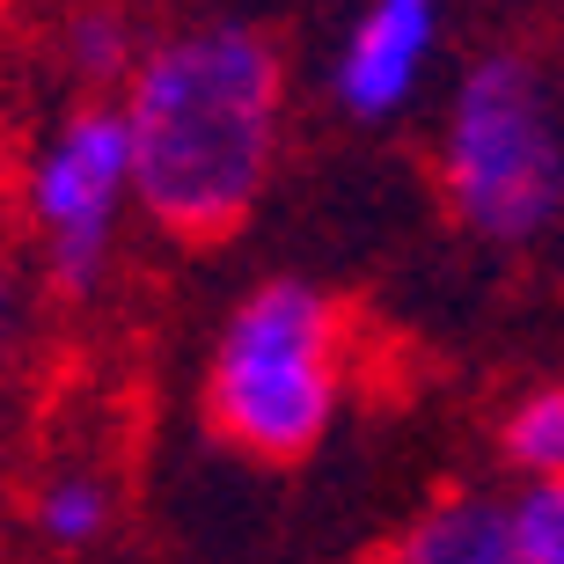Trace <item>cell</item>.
Returning a JSON list of instances; mask_svg holds the SVG:
<instances>
[{
	"label": "cell",
	"instance_id": "obj_1",
	"mask_svg": "<svg viewBox=\"0 0 564 564\" xmlns=\"http://www.w3.org/2000/svg\"><path fill=\"white\" fill-rule=\"evenodd\" d=\"M286 66L279 44L242 15L169 30L132 59L118 126L132 154V198L154 228L213 242L250 220L279 162Z\"/></svg>",
	"mask_w": 564,
	"mask_h": 564
},
{
	"label": "cell",
	"instance_id": "obj_2",
	"mask_svg": "<svg viewBox=\"0 0 564 564\" xmlns=\"http://www.w3.org/2000/svg\"><path fill=\"white\" fill-rule=\"evenodd\" d=\"M440 176L462 228L484 242H535L564 213L557 88L528 52H484L455 82L440 126Z\"/></svg>",
	"mask_w": 564,
	"mask_h": 564
},
{
	"label": "cell",
	"instance_id": "obj_3",
	"mask_svg": "<svg viewBox=\"0 0 564 564\" xmlns=\"http://www.w3.org/2000/svg\"><path fill=\"white\" fill-rule=\"evenodd\" d=\"M337 308L308 279L257 286L220 330V352L206 367L213 425L250 455L293 462L337 419Z\"/></svg>",
	"mask_w": 564,
	"mask_h": 564
},
{
	"label": "cell",
	"instance_id": "obj_4",
	"mask_svg": "<svg viewBox=\"0 0 564 564\" xmlns=\"http://www.w3.org/2000/svg\"><path fill=\"white\" fill-rule=\"evenodd\" d=\"M132 198V154L118 104H82L37 140L22 169V213L44 242V279L59 293H96L110 272L118 213Z\"/></svg>",
	"mask_w": 564,
	"mask_h": 564
},
{
	"label": "cell",
	"instance_id": "obj_5",
	"mask_svg": "<svg viewBox=\"0 0 564 564\" xmlns=\"http://www.w3.org/2000/svg\"><path fill=\"white\" fill-rule=\"evenodd\" d=\"M433 44H440V8L433 0H375V8L352 22V37L337 52V74H330L345 118H359V126L397 118V110L419 96L425 66H433Z\"/></svg>",
	"mask_w": 564,
	"mask_h": 564
},
{
	"label": "cell",
	"instance_id": "obj_6",
	"mask_svg": "<svg viewBox=\"0 0 564 564\" xmlns=\"http://www.w3.org/2000/svg\"><path fill=\"white\" fill-rule=\"evenodd\" d=\"M389 564H528V557L513 543V513L499 499H447L403 528Z\"/></svg>",
	"mask_w": 564,
	"mask_h": 564
},
{
	"label": "cell",
	"instance_id": "obj_7",
	"mask_svg": "<svg viewBox=\"0 0 564 564\" xmlns=\"http://www.w3.org/2000/svg\"><path fill=\"white\" fill-rule=\"evenodd\" d=\"M37 528H44V543H59V550L96 543V535L110 528V484L88 477V469H74V477H52V484L37 491Z\"/></svg>",
	"mask_w": 564,
	"mask_h": 564
},
{
	"label": "cell",
	"instance_id": "obj_8",
	"mask_svg": "<svg viewBox=\"0 0 564 564\" xmlns=\"http://www.w3.org/2000/svg\"><path fill=\"white\" fill-rule=\"evenodd\" d=\"M506 455L521 462L535 484H564V389L528 397L513 419H506Z\"/></svg>",
	"mask_w": 564,
	"mask_h": 564
},
{
	"label": "cell",
	"instance_id": "obj_9",
	"mask_svg": "<svg viewBox=\"0 0 564 564\" xmlns=\"http://www.w3.org/2000/svg\"><path fill=\"white\" fill-rule=\"evenodd\" d=\"M132 59H140V52H132V37H126L118 15H74V30H66V66H74L88 88L96 82H126Z\"/></svg>",
	"mask_w": 564,
	"mask_h": 564
},
{
	"label": "cell",
	"instance_id": "obj_10",
	"mask_svg": "<svg viewBox=\"0 0 564 564\" xmlns=\"http://www.w3.org/2000/svg\"><path fill=\"white\" fill-rule=\"evenodd\" d=\"M506 513H513V543L528 564H564V484H535Z\"/></svg>",
	"mask_w": 564,
	"mask_h": 564
},
{
	"label": "cell",
	"instance_id": "obj_11",
	"mask_svg": "<svg viewBox=\"0 0 564 564\" xmlns=\"http://www.w3.org/2000/svg\"><path fill=\"white\" fill-rule=\"evenodd\" d=\"M22 337H30V293H22V279L0 264V367L22 352Z\"/></svg>",
	"mask_w": 564,
	"mask_h": 564
},
{
	"label": "cell",
	"instance_id": "obj_12",
	"mask_svg": "<svg viewBox=\"0 0 564 564\" xmlns=\"http://www.w3.org/2000/svg\"><path fill=\"white\" fill-rule=\"evenodd\" d=\"M0 206H8V147H0Z\"/></svg>",
	"mask_w": 564,
	"mask_h": 564
}]
</instances>
